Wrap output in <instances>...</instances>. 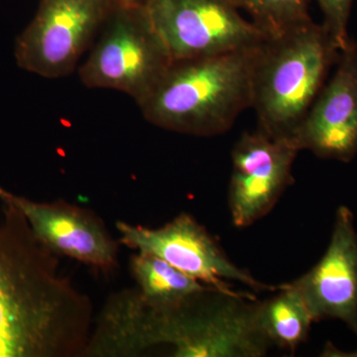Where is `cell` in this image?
Instances as JSON below:
<instances>
[{
	"mask_svg": "<svg viewBox=\"0 0 357 357\" xmlns=\"http://www.w3.org/2000/svg\"><path fill=\"white\" fill-rule=\"evenodd\" d=\"M93 304L20 208L0 194V357H81Z\"/></svg>",
	"mask_w": 357,
	"mask_h": 357,
	"instance_id": "1",
	"label": "cell"
},
{
	"mask_svg": "<svg viewBox=\"0 0 357 357\" xmlns=\"http://www.w3.org/2000/svg\"><path fill=\"white\" fill-rule=\"evenodd\" d=\"M250 293L210 289L157 307L137 288L112 296L95 319L84 356H137L167 347L175 357H262L270 347Z\"/></svg>",
	"mask_w": 357,
	"mask_h": 357,
	"instance_id": "2",
	"label": "cell"
},
{
	"mask_svg": "<svg viewBox=\"0 0 357 357\" xmlns=\"http://www.w3.org/2000/svg\"><path fill=\"white\" fill-rule=\"evenodd\" d=\"M262 44L173 61L138 103L143 116L160 128L190 135L213 136L229 130L251 107L253 70Z\"/></svg>",
	"mask_w": 357,
	"mask_h": 357,
	"instance_id": "3",
	"label": "cell"
},
{
	"mask_svg": "<svg viewBox=\"0 0 357 357\" xmlns=\"http://www.w3.org/2000/svg\"><path fill=\"white\" fill-rule=\"evenodd\" d=\"M340 49L323 24L312 21L260 47L253 70L258 129L293 138L337 64Z\"/></svg>",
	"mask_w": 357,
	"mask_h": 357,
	"instance_id": "4",
	"label": "cell"
},
{
	"mask_svg": "<svg viewBox=\"0 0 357 357\" xmlns=\"http://www.w3.org/2000/svg\"><path fill=\"white\" fill-rule=\"evenodd\" d=\"M77 74L89 89H114L140 103L173 63L147 6L114 4Z\"/></svg>",
	"mask_w": 357,
	"mask_h": 357,
	"instance_id": "5",
	"label": "cell"
},
{
	"mask_svg": "<svg viewBox=\"0 0 357 357\" xmlns=\"http://www.w3.org/2000/svg\"><path fill=\"white\" fill-rule=\"evenodd\" d=\"M114 6L112 0H40L34 18L16 39L17 65L46 79L72 75Z\"/></svg>",
	"mask_w": 357,
	"mask_h": 357,
	"instance_id": "6",
	"label": "cell"
},
{
	"mask_svg": "<svg viewBox=\"0 0 357 357\" xmlns=\"http://www.w3.org/2000/svg\"><path fill=\"white\" fill-rule=\"evenodd\" d=\"M146 6L173 61L251 48L267 40L232 0H151Z\"/></svg>",
	"mask_w": 357,
	"mask_h": 357,
	"instance_id": "7",
	"label": "cell"
},
{
	"mask_svg": "<svg viewBox=\"0 0 357 357\" xmlns=\"http://www.w3.org/2000/svg\"><path fill=\"white\" fill-rule=\"evenodd\" d=\"M119 243L137 252L157 256L192 278L232 292L231 283H241L253 291H273L256 280L246 270L230 261L218 241L189 213H182L158 229L115 223Z\"/></svg>",
	"mask_w": 357,
	"mask_h": 357,
	"instance_id": "8",
	"label": "cell"
},
{
	"mask_svg": "<svg viewBox=\"0 0 357 357\" xmlns=\"http://www.w3.org/2000/svg\"><path fill=\"white\" fill-rule=\"evenodd\" d=\"M301 150L293 138L257 129L244 132L231 151L229 204L236 227H248L268 215L294 183L293 165Z\"/></svg>",
	"mask_w": 357,
	"mask_h": 357,
	"instance_id": "9",
	"label": "cell"
},
{
	"mask_svg": "<svg viewBox=\"0 0 357 357\" xmlns=\"http://www.w3.org/2000/svg\"><path fill=\"white\" fill-rule=\"evenodd\" d=\"M333 77L326 81L294 134L300 150L323 159L349 163L357 156V46L340 51Z\"/></svg>",
	"mask_w": 357,
	"mask_h": 357,
	"instance_id": "10",
	"label": "cell"
},
{
	"mask_svg": "<svg viewBox=\"0 0 357 357\" xmlns=\"http://www.w3.org/2000/svg\"><path fill=\"white\" fill-rule=\"evenodd\" d=\"M289 284L306 302L314 323L340 319L357 337V232L349 208H337L323 257L306 274Z\"/></svg>",
	"mask_w": 357,
	"mask_h": 357,
	"instance_id": "11",
	"label": "cell"
},
{
	"mask_svg": "<svg viewBox=\"0 0 357 357\" xmlns=\"http://www.w3.org/2000/svg\"><path fill=\"white\" fill-rule=\"evenodd\" d=\"M0 194L20 208L36 236L58 255L105 271L117 266L119 244L95 213L64 201H33L1 187Z\"/></svg>",
	"mask_w": 357,
	"mask_h": 357,
	"instance_id": "12",
	"label": "cell"
},
{
	"mask_svg": "<svg viewBox=\"0 0 357 357\" xmlns=\"http://www.w3.org/2000/svg\"><path fill=\"white\" fill-rule=\"evenodd\" d=\"M271 299L258 302L257 321L270 347L292 352L304 344L314 323L301 294L289 283Z\"/></svg>",
	"mask_w": 357,
	"mask_h": 357,
	"instance_id": "13",
	"label": "cell"
},
{
	"mask_svg": "<svg viewBox=\"0 0 357 357\" xmlns=\"http://www.w3.org/2000/svg\"><path fill=\"white\" fill-rule=\"evenodd\" d=\"M131 270L141 296L153 306H171L195 294L215 289L147 253L137 252L132 256Z\"/></svg>",
	"mask_w": 357,
	"mask_h": 357,
	"instance_id": "14",
	"label": "cell"
},
{
	"mask_svg": "<svg viewBox=\"0 0 357 357\" xmlns=\"http://www.w3.org/2000/svg\"><path fill=\"white\" fill-rule=\"evenodd\" d=\"M267 37L281 35L312 22L307 0H232Z\"/></svg>",
	"mask_w": 357,
	"mask_h": 357,
	"instance_id": "15",
	"label": "cell"
},
{
	"mask_svg": "<svg viewBox=\"0 0 357 357\" xmlns=\"http://www.w3.org/2000/svg\"><path fill=\"white\" fill-rule=\"evenodd\" d=\"M326 30L332 35L340 51L351 42L349 35V21L354 0H317Z\"/></svg>",
	"mask_w": 357,
	"mask_h": 357,
	"instance_id": "16",
	"label": "cell"
},
{
	"mask_svg": "<svg viewBox=\"0 0 357 357\" xmlns=\"http://www.w3.org/2000/svg\"><path fill=\"white\" fill-rule=\"evenodd\" d=\"M116 6H146L151 0H112Z\"/></svg>",
	"mask_w": 357,
	"mask_h": 357,
	"instance_id": "17",
	"label": "cell"
}]
</instances>
